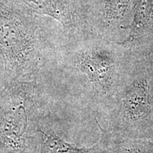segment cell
Instances as JSON below:
<instances>
[{
    "label": "cell",
    "mask_w": 153,
    "mask_h": 153,
    "mask_svg": "<svg viewBox=\"0 0 153 153\" xmlns=\"http://www.w3.org/2000/svg\"><path fill=\"white\" fill-rule=\"evenodd\" d=\"M0 54L7 72L22 73L37 59L36 29L27 17L0 4Z\"/></svg>",
    "instance_id": "obj_1"
},
{
    "label": "cell",
    "mask_w": 153,
    "mask_h": 153,
    "mask_svg": "<svg viewBox=\"0 0 153 153\" xmlns=\"http://www.w3.org/2000/svg\"><path fill=\"white\" fill-rule=\"evenodd\" d=\"M81 67L93 83L101 88L107 87L114 68V61L108 52L94 49L86 53L82 58Z\"/></svg>",
    "instance_id": "obj_2"
},
{
    "label": "cell",
    "mask_w": 153,
    "mask_h": 153,
    "mask_svg": "<svg viewBox=\"0 0 153 153\" xmlns=\"http://www.w3.org/2000/svg\"><path fill=\"white\" fill-rule=\"evenodd\" d=\"M124 111L131 119L146 116L150 111L148 84L146 80L137 82L127 91L123 101Z\"/></svg>",
    "instance_id": "obj_3"
},
{
    "label": "cell",
    "mask_w": 153,
    "mask_h": 153,
    "mask_svg": "<svg viewBox=\"0 0 153 153\" xmlns=\"http://www.w3.org/2000/svg\"><path fill=\"white\" fill-rule=\"evenodd\" d=\"M152 16L153 0H138L134 13L129 36L118 44L126 45L137 40L148 26Z\"/></svg>",
    "instance_id": "obj_4"
},
{
    "label": "cell",
    "mask_w": 153,
    "mask_h": 153,
    "mask_svg": "<svg viewBox=\"0 0 153 153\" xmlns=\"http://www.w3.org/2000/svg\"><path fill=\"white\" fill-rule=\"evenodd\" d=\"M36 12L51 16L65 26L70 22L68 13L62 0H21Z\"/></svg>",
    "instance_id": "obj_5"
},
{
    "label": "cell",
    "mask_w": 153,
    "mask_h": 153,
    "mask_svg": "<svg viewBox=\"0 0 153 153\" xmlns=\"http://www.w3.org/2000/svg\"><path fill=\"white\" fill-rule=\"evenodd\" d=\"M92 149L78 148L69 144L55 134L46 136L41 149V153H90Z\"/></svg>",
    "instance_id": "obj_6"
},
{
    "label": "cell",
    "mask_w": 153,
    "mask_h": 153,
    "mask_svg": "<svg viewBox=\"0 0 153 153\" xmlns=\"http://www.w3.org/2000/svg\"><path fill=\"white\" fill-rule=\"evenodd\" d=\"M129 4V0H105L104 14L111 22H117L123 18Z\"/></svg>",
    "instance_id": "obj_7"
}]
</instances>
